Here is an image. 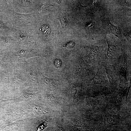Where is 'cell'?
<instances>
[{"mask_svg":"<svg viewBox=\"0 0 131 131\" xmlns=\"http://www.w3.org/2000/svg\"><path fill=\"white\" fill-rule=\"evenodd\" d=\"M101 112L103 116L104 123L107 127L114 125L128 124L131 119L130 115L122 116L119 114H112L104 110Z\"/></svg>","mask_w":131,"mask_h":131,"instance_id":"cell-1","label":"cell"},{"mask_svg":"<svg viewBox=\"0 0 131 131\" xmlns=\"http://www.w3.org/2000/svg\"><path fill=\"white\" fill-rule=\"evenodd\" d=\"M128 59L127 56H124L122 64L119 71V85L120 89H125L128 83L127 74L128 64Z\"/></svg>","mask_w":131,"mask_h":131,"instance_id":"cell-2","label":"cell"},{"mask_svg":"<svg viewBox=\"0 0 131 131\" xmlns=\"http://www.w3.org/2000/svg\"><path fill=\"white\" fill-rule=\"evenodd\" d=\"M103 27L107 33L113 34L120 39H122V34L120 28L115 26L110 21L109 18L105 17L102 20Z\"/></svg>","mask_w":131,"mask_h":131,"instance_id":"cell-3","label":"cell"},{"mask_svg":"<svg viewBox=\"0 0 131 131\" xmlns=\"http://www.w3.org/2000/svg\"><path fill=\"white\" fill-rule=\"evenodd\" d=\"M87 86L98 85H106L107 82L104 73L98 69L95 75L86 82Z\"/></svg>","mask_w":131,"mask_h":131,"instance_id":"cell-4","label":"cell"},{"mask_svg":"<svg viewBox=\"0 0 131 131\" xmlns=\"http://www.w3.org/2000/svg\"><path fill=\"white\" fill-rule=\"evenodd\" d=\"M127 89H120L118 91L113 94L111 98V104L113 107L117 109L119 111L120 108L122 99L127 90Z\"/></svg>","mask_w":131,"mask_h":131,"instance_id":"cell-5","label":"cell"},{"mask_svg":"<svg viewBox=\"0 0 131 131\" xmlns=\"http://www.w3.org/2000/svg\"><path fill=\"white\" fill-rule=\"evenodd\" d=\"M76 68L77 74L81 77L86 76L92 70L91 66L86 63L83 59L79 60Z\"/></svg>","mask_w":131,"mask_h":131,"instance_id":"cell-6","label":"cell"},{"mask_svg":"<svg viewBox=\"0 0 131 131\" xmlns=\"http://www.w3.org/2000/svg\"><path fill=\"white\" fill-rule=\"evenodd\" d=\"M106 72L108 79L110 87L112 90L115 88L116 85V80L115 72L112 69L106 66H104Z\"/></svg>","mask_w":131,"mask_h":131,"instance_id":"cell-7","label":"cell"},{"mask_svg":"<svg viewBox=\"0 0 131 131\" xmlns=\"http://www.w3.org/2000/svg\"><path fill=\"white\" fill-rule=\"evenodd\" d=\"M37 94V93H29L24 91L21 96L16 98L5 100H1L4 101L12 100L11 101L15 102H19L34 98L36 95Z\"/></svg>","mask_w":131,"mask_h":131,"instance_id":"cell-8","label":"cell"},{"mask_svg":"<svg viewBox=\"0 0 131 131\" xmlns=\"http://www.w3.org/2000/svg\"><path fill=\"white\" fill-rule=\"evenodd\" d=\"M74 121V125L78 127L90 129L91 123L89 120L82 118L80 117H76Z\"/></svg>","mask_w":131,"mask_h":131,"instance_id":"cell-9","label":"cell"},{"mask_svg":"<svg viewBox=\"0 0 131 131\" xmlns=\"http://www.w3.org/2000/svg\"><path fill=\"white\" fill-rule=\"evenodd\" d=\"M110 92L107 90H94L91 93L90 97L95 99L104 98L106 97L109 95Z\"/></svg>","mask_w":131,"mask_h":131,"instance_id":"cell-10","label":"cell"},{"mask_svg":"<svg viewBox=\"0 0 131 131\" xmlns=\"http://www.w3.org/2000/svg\"><path fill=\"white\" fill-rule=\"evenodd\" d=\"M41 77L42 82L46 87L52 90L56 88L57 85L56 80L48 78L44 76L42 74H41Z\"/></svg>","mask_w":131,"mask_h":131,"instance_id":"cell-11","label":"cell"},{"mask_svg":"<svg viewBox=\"0 0 131 131\" xmlns=\"http://www.w3.org/2000/svg\"><path fill=\"white\" fill-rule=\"evenodd\" d=\"M99 51V46L97 45H92L89 48V53L86 57L89 61H93L98 55Z\"/></svg>","mask_w":131,"mask_h":131,"instance_id":"cell-12","label":"cell"},{"mask_svg":"<svg viewBox=\"0 0 131 131\" xmlns=\"http://www.w3.org/2000/svg\"><path fill=\"white\" fill-rule=\"evenodd\" d=\"M96 99L93 98L87 102L84 107V110L87 113H90L94 111L97 104Z\"/></svg>","mask_w":131,"mask_h":131,"instance_id":"cell-13","label":"cell"},{"mask_svg":"<svg viewBox=\"0 0 131 131\" xmlns=\"http://www.w3.org/2000/svg\"><path fill=\"white\" fill-rule=\"evenodd\" d=\"M107 44V49L106 52L107 56L109 58L114 57L116 51V46L109 41L106 39Z\"/></svg>","mask_w":131,"mask_h":131,"instance_id":"cell-14","label":"cell"},{"mask_svg":"<svg viewBox=\"0 0 131 131\" xmlns=\"http://www.w3.org/2000/svg\"><path fill=\"white\" fill-rule=\"evenodd\" d=\"M29 75L30 80L32 82L37 84H39L38 80L37 73L34 71H30Z\"/></svg>","mask_w":131,"mask_h":131,"instance_id":"cell-15","label":"cell"},{"mask_svg":"<svg viewBox=\"0 0 131 131\" xmlns=\"http://www.w3.org/2000/svg\"><path fill=\"white\" fill-rule=\"evenodd\" d=\"M95 24L94 21L93 20L89 21L86 24V27L87 30L89 31L94 27Z\"/></svg>","mask_w":131,"mask_h":131,"instance_id":"cell-16","label":"cell"},{"mask_svg":"<svg viewBox=\"0 0 131 131\" xmlns=\"http://www.w3.org/2000/svg\"><path fill=\"white\" fill-rule=\"evenodd\" d=\"M42 31L44 34L46 36H48L50 32V30L47 26H43L42 28Z\"/></svg>","mask_w":131,"mask_h":131,"instance_id":"cell-17","label":"cell"},{"mask_svg":"<svg viewBox=\"0 0 131 131\" xmlns=\"http://www.w3.org/2000/svg\"><path fill=\"white\" fill-rule=\"evenodd\" d=\"M46 97L48 101L50 102H54L58 98L54 96L52 94H48L46 96Z\"/></svg>","mask_w":131,"mask_h":131,"instance_id":"cell-18","label":"cell"},{"mask_svg":"<svg viewBox=\"0 0 131 131\" xmlns=\"http://www.w3.org/2000/svg\"><path fill=\"white\" fill-rule=\"evenodd\" d=\"M57 19L59 20L62 28L65 27L66 25V18L63 16H61Z\"/></svg>","mask_w":131,"mask_h":131,"instance_id":"cell-19","label":"cell"},{"mask_svg":"<svg viewBox=\"0 0 131 131\" xmlns=\"http://www.w3.org/2000/svg\"><path fill=\"white\" fill-rule=\"evenodd\" d=\"M77 89L76 87L73 86L72 87L70 90L71 93L74 99L76 98V94L77 93Z\"/></svg>","mask_w":131,"mask_h":131,"instance_id":"cell-20","label":"cell"},{"mask_svg":"<svg viewBox=\"0 0 131 131\" xmlns=\"http://www.w3.org/2000/svg\"><path fill=\"white\" fill-rule=\"evenodd\" d=\"M75 45V43L73 41H70L68 43L64 46L67 49H70L73 48Z\"/></svg>","mask_w":131,"mask_h":131,"instance_id":"cell-21","label":"cell"},{"mask_svg":"<svg viewBox=\"0 0 131 131\" xmlns=\"http://www.w3.org/2000/svg\"><path fill=\"white\" fill-rule=\"evenodd\" d=\"M119 2L122 4L128 7H131V4L126 0H119Z\"/></svg>","mask_w":131,"mask_h":131,"instance_id":"cell-22","label":"cell"},{"mask_svg":"<svg viewBox=\"0 0 131 131\" xmlns=\"http://www.w3.org/2000/svg\"><path fill=\"white\" fill-rule=\"evenodd\" d=\"M61 64L60 61L58 59H57L55 61V66L56 67H60Z\"/></svg>","mask_w":131,"mask_h":131,"instance_id":"cell-23","label":"cell"},{"mask_svg":"<svg viewBox=\"0 0 131 131\" xmlns=\"http://www.w3.org/2000/svg\"><path fill=\"white\" fill-rule=\"evenodd\" d=\"M57 131H66L65 129L62 126H60L58 127Z\"/></svg>","mask_w":131,"mask_h":131,"instance_id":"cell-24","label":"cell"}]
</instances>
